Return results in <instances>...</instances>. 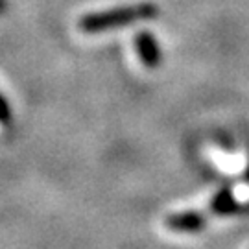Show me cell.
I'll return each mask as SVG.
<instances>
[{
	"label": "cell",
	"mask_w": 249,
	"mask_h": 249,
	"mask_svg": "<svg viewBox=\"0 0 249 249\" xmlns=\"http://www.w3.org/2000/svg\"><path fill=\"white\" fill-rule=\"evenodd\" d=\"M160 13V8L155 2H135L125 6H116L104 11H90L78 20L80 32L87 36H96L104 32H113L120 28H129L139 22L153 20Z\"/></svg>",
	"instance_id": "6da1fadb"
},
{
	"label": "cell",
	"mask_w": 249,
	"mask_h": 249,
	"mask_svg": "<svg viewBox=\"0 0 249 249\" xmlns=\"http://www.w3.org/2000/svg\"><path fill=\"white\" fill-rule=\"evenodd\" d=\"M133 46L141 63L144 65V69H148V71L159 69L160 63H162V50H160V45L155 34H151L148 30L139 32L133 39Z\"/></svg>",
	"instance_id": "7a4b0ae2"
},
{
	"label": "cell",
	"mask_w": 249,
	"mask_h": 249,
	"mask_svg": "<svg viewBox=\"0 0 249 249\" xmlns=\"http://www.w3.org/2000/svg\"><path fill=\"white\" fill-rule=\"evenodd\" d=\"M203 213L197 211H183V213H174L166 218V227L174 232H199L205 227Z\"/></svg>",
	"instance_id": "3957f363"
},
{
	"label": "cell",
	"mask_w": 249,
	"mask_h": 249,
	"mask_svg": "<svg viewBox=\"0 0 249 249\" xmlns=\"http://www.w3.org/2000/svg\"><path fill=\"white\" fill-rule=\"evenodd\" d=\"M240 209V203L234 196L232 188L223 187L220 188L216 194L213 196L211 203H209V211L216 216H229V214H234Z\"/></svg>",
	"instance_id": "277c9868"
},
{
	"label": "cell",
	"mask_w": 249,
	"mask_h": 249,
	"mask_svg": "<svg viewBox=\"0 0 249 249\" xmlns=\"http://www.w3.org/2000/svg\"><path fill=\"white\" fill-rule=\"evenodd\" d=\"M11 120V107H9L8 100L0 94V125L9 124Z\"/></svg>",
	"instance_id": "5b68a950"
},
{
	"label": "cell",
	"mask_w": 249,
	"mask_h": 249,
	"mask_svg": "<svg viewBox=\"0 0 249 249\" xmlns=\"http://www.w3.org/2000/svg\"><path fill=\"white\" fill-rule=\"evenodd\" d=\"M4 6H6V2H4V0H0V13L4 11Z\"/></svg>",
	"instance_id": "8992f818"
}]
</instances>
